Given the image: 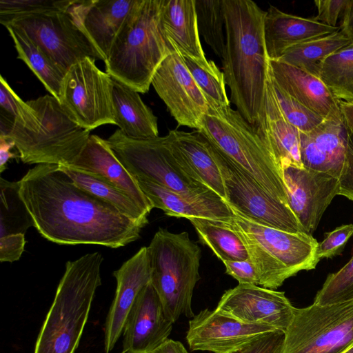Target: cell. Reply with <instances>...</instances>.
<instances>
[{
  "instance_id": "cell-1",
  "label": "cell",
  "mask_w": 353,
  "mask_h": 353,
  "mask_svg": "<svg viewBox=\"0 0 353 353\" xmlns=\"http://www.w3.org/2000/svg\"><path fill=\"white\" fill-rule=\"evenodd\" d=\"M20 196L47 240L62 245L123 247L146 225L78 186L56 164H38L19 181Z\"/></svg>"
},
{
  "instance_id": "cell-2",
  "label": "cell",
  "mask_w": 353,
  "mask_h": 353,
  "mask_svg": "<svg viewBox=\"0 0 353 353\" xmlns=\"http://www.w3.org/2000/svg\"><path fill=\"white\" fill-rule=\"evenodd\" d=\"M225 48L223 73L230 101L253 126L262 110L270 59L263 34L265 11L251 0H223Z\"/></svg>"
},
{
  "instance_id": "cell-3",
  "label": "cell",
  "mask_w": 353,
  "mask_h": 353,
  "mask_svg": "<svg viewBox=\"0 0 353 353\" xmlns=\"http://www.w3.org/2000/svg\"><path fill=\"white\" fill-rule=\"evenodd\" d=\"M90 136L54 97L46 94L25 102L4 138L14 143L23 163L70 165Z\"/></svg>"
},
{
  "instance_id": "cell-4",
  "label": "cell",
  "mask_w": 353,
  "mask_h": 353,
  "mask_svg": "<svg viewBox=\"0 0 353 353\" xmlns=\"http://www.w3.org/2000/svg\"><path fill=\"white\" fill-rule=\"evenodd\" d=\"M99 252L68 261L52 305L38 334L34 353H74L97 289L101 285Z\"/></svg>"
},
{
  "instance_id": "cell-5",
  "label": "cell",
  "mask_w": 353,
  "mask_h": 353,
  "mask_svg": "<svg viewBox=\"0 0 353 353\" xmlns=\"http://www.w3.org/2000/svg\"><path fill=\"white\" fill-rule=\"evenodd\" d=\"M163 0H142L114 41L106 72L139 93H146L152 77L174 49L161 22Z\"/></svg>"
},
{
  "instance_id": "cell-6",
  "label": "cell",
  "mask_w": 353,
  "mask_h": 353,
  "mask_svg": "<svg viewBox=\"0 0 353 353\" xmlns=\"http://www.w3.org/2000/svg\"><path fill=\"white\" fill-rule=\"evenodd\" d=\"M198 131L223 156L289 205L283 173L254 127L231 106L208 109Z\"/></svg>"
},
{
  "instance_id": "cell-7",
  "label": "cell",
  "mask_w": 353,
  "mask_h": 353,
  "mask_svg": "<svg viewBox=\"0 0 353 353\" xmlns=\"http://www.w3.org/2000/svg\"><path fill=\"white\" fill-rule=\"evenodd\" d=\"M151 284L167 318L176 322L181 315L192 318V299L200 280V247L187 232L173 233L159 228L148 246Z\"/></svg>"
},
{
  "instance_id": "cell-8",
  "label": "cell",
  "mask_w": 353,
  "mask_h": 353,
  "mask_svg": "<svg viewBox=\"0 0 353 353\" xmlns=\"http://www.w3.org/2000/svg\"><path fill=\"white\" fill-rule=\"evenodd\" d=\"M353 346V301L296 308L279 353H345Z\"/></svg>"
},
{
  "instance_id": "cell-9",
  "label": "cell",
  "mask_w": 353,
  "mask_h": 353,
  "mask_svg": "<svg viewBox=\"0 0 353 353\" xmlns=\"http://www.w3.org/2000/svg\"><path fill=\"white\" fill-rule=\"evenodd\" d=\"M107 141L134 179L151 181L185 194L210 190L185 172L175 158L166 135L136 139L125 136L118 129Z\"/></svg>"
},
{
  "instance_id": "cell-10",
  "label": "cell",
  "mask_w": 353,
  "mask_h": 353,
  "mask_svg": "<svg viewBox=\"0 0 353 353\" xmlns=\"http://www.w3.org/2000/svg\"><path fill=\"white\" fill-rule=\"evenodd\" d=\"M213 148L226 203L233 211L261 225L291 233H305L289 205L271 195L248 173Z\"/></svg>"
},
{
  "instance_id": "cell-11",
  "label": "cell",
  "mask_w": 353,
  "mask_h": 353,
  "mask_svg": "<svg viewBox=\"0 0 353 353\" xmlns=\"http://www.w3.org/2000/svg\"><path fill=\"white\" fill-rule=\"evenodd\" d=\"M72 4L65 10L21 17L6 26L23 30L65 74L87 57L103 61L76 18Z\"/></svg>"
},
{
  "instance_id": "cell-12",
  "label": "cell",
  "mask_w": 353,
  "mask_h": 353,
  "mask_svg": "<svg viewBox=\"0 0 353 353\" xmlns=\"http://www.w3.org/2000/svg\"><path fill=\"white\" fill-rule=\"evenodd\" d=\"M112 78L87 57L66 72L59 102L82 128L91 131L104 124H114L112 98Z\"/></svg>"
},
{
  "instance_id": "cell-13",
  "label": "cell",
  "mask_w": 353,
  "mask_h": 353,
  "mask_svg": "<svg viewBox=\"0 0 353 353\" xmlns=\"http://www.w3.org/2000/svg\"><path fill=\"white\" fill-rule=\"evenodd\" d=\"M151 85L179 125L200 128L208 105L176 49L159 66Z\"/></svg>"
},
{
  "instance_id": "cell-14",
  "label": "cell",
  "mask_w": 353,
  "mask_h": 353,
  "mask_svg": "<svg viewBox=\"0 0 353 353\" xmlns=\"http://www.w3.org/2000/svg\"><path fill=\"white\" fill-rule=\"evenodd\" d=\"M295 309L284 292L239 283L223 293L215 308L239 321L284 332L294 319Z\"/></svg>"
},
{
  "instance_id": "cell-15",
  "label": "cell",
  "mask_w": 353,
  "mask_h": 353,
  "mask_svg": "<svg viewBox=\"0 0 353 353\" xmlns=\"http://www.w3.org/2000/svg\"><path fill=\"white\" fill-rule=\"evenodd\" d=\"M282 173L289 206L305 233L312 235L328 205L339 195V179L324 172L292 165L283 167Z\"/></svg>"
},
{
  "instance_id": "cell-16",
  "label": "cell",
  "mask_w": 353,
  "mask_h": 353,
  "mask_svg": "<svg viewBox=\"0 0 353 353\" xmlns=\"http://www.w3.org/2000/svg\"><path fill=\"white\" fill-rule=\"evenodd\" d=\"M277 330L239 321L215 309L206 308L189 321L186 341L192 351L231 353L260 337Z\"/></svg>"
},
{
  "instance_id": "cell-17",
  "label": "cell",
  "mask_w": 353,
  "mask_h": 353,
  "mask_svg": "<svg viewBox=\"0 0 353 353\" xmlns=\"http://www.w3.org/2000/svg\"><path fill=\"white\" fill-rule=\"evenodd\" d=\"M173 324L149 283L138 294L125 320L122 352L149 353L168 339Z\"/></svg>"
},
{
  "instance_id": "cell-18",
  "label": "cell",
  "mask_w": 353,
  "mask_h": 353,
  "mask_svg": "<svg viewBox=\"0 0 353 353\" xmlns=\"http://www.w3.org/2000/svg\"><path fill=\"white\" fill-rule=\"evenodd\" d=\"M115 295L104 326V350L110 353L123 334L128 315L138 294L151 281L148 247H142L114 271Z\"/></svg>"
},
{
  "instance_id": "cell-19",
  "label": "cell",
  "mask_w": 353,
  "mask_h": 353,
  "mask_svg": "<svg viewBox=\"0 0 353 353\" xmlns=\"http://www.w3.org/2000/svg\"><path fill=\"white\" fill-rule=\"evenodd\" d=\"M233 212L234 216L230 221L288 268L297 274L316 268L320 261L316 256L319 243L311 234L291 233L265 226Z\"/></svg>"
},
{
  "instance_id": "cell-20",
  "label": "cell",
  "mask_w": 353,
  "mask_h": 353,
  "mask_svg": "<svg viewBox=\"0 0 353 353\" xmlns=\"http://www.w3.org/2000/svg\"><path fill=\"white\" fill-rule=\"evenodd\" d=\"M142 0H74L72 11L105 61L126 21Z\"/></svg>"
},
{
  "instance_id": "cell-21",
  "label": "cell",
  "mask_w": 353,
  "mask_h": 353,
  "mask_svg": "<svg viewBox=\"0 0 353 353\" xmlns=\"http://www.w3.org/2000/svg\"><path fill=\"white\" fill-rule=\"evenodd\" d=\"M347 136L343 116L325 119L312 131L300 132L303 167L339 179L344 169Z\"/></svg>"
},
{
  "instance_id": "cell-22",
  "label": "cell",
  "mask_w": 353,
  "mask_h": 353,
  "mask_svg": "<svg viewBox=\"0 0 353 353\" xmlns=\"http://www.w3.org/2000/svg\"><path fill=\"white\" fill-rule=\"evenodd\" d=\"M67 166L97 176L125 192L148 215L154 208L136 179L118 159L107 139L90 134L80 154Z\"/></svg>"
},
{
  "instance_id": "cell-23",
  "label": "cell",
  "mask_w": 353,
  "mask_h": 353,
  "mask_svg": "<svg viewBox=\"0 0 353 353\" xmlns=\"http://www.w3.org/2000/svg\"><path fill=\"white\" fill-rule=\"evenodd\" d=\"M166 136L185 172L226 202L223 177L211 143L198 130H170Z\"/></svg>"
},
{
  "instance_id": "cell-24",
  "label": "cell",
  "mask_w": 353,
  "mask_h": 353,
  "mask_svg": "<svg viewBox=\"0 0 353 353\" xmlns=\"http://www.w3.org/2000/svg\"><path fill=\"white\" fill-rule=\"evenodd\" d=\"M254 127L281 170L283 167L290 165L303 167L300 153V132L283 114L270 74L263 106Z\"/></svg>"
},
{
  "instance_id": "cell-25",
  "label": "cell",
  "mask_w": 353,
  "mask_h": 353,
  "mask_svg": "<svg viewBox=\"0 0 353 353\" xmlns=\"http://www.w3.org/2000/svg\"><path fill=\"white\" fill-rule=\"evenodd\" d=\"M154 208L177 218H204L226 221L234 214L229 205L211 190L197 194L172 191L151 181L135 179Z\"/></svg>"
},
{
  "instance_id": "cell-26",
  "label": "cell",
  "mask_w": 353,
  "mask_h": 353,
  "mask_svg": "<svg viewBox=\"0 0 353 353\" xmlns=\"http://www.w3.org/2000/svg\"><path fill=\"white\" fill-rule=\"evenodd\" d=\"M340 27L325 25L314 18L284 12L270 6L265 12L263 34L268 57L279 60L290 48L303 42L339 31Z\"/></svg>"
},
{
  "instance_id": "cell-27",
  "label": "cell",
  "mask_w": 353,
  "mask_h": 353,
  "mask_svg": "<svg viewBox=\"0 0 353 353\" xmlns=\"http://www.w3.org/2000/svg\"><path fill=\"white\" fill-rule=\"evenodd\" d=\"M272 81L290 96L324 119L341 117L339 101L320 79L278 60H270Z\"/></svg>"
},
{
  "instance_id": "cell-28",
  "label": "cell",
  "mask_w": 353,
  "mask_h": 353,
  "mask_svg": "<svg viewBox=\"0 0 353 353\" xmlns=\"http://www.w3.org/2000/svg\"><path fill=\"white\" fill-rule=\"evenodd\" d=\"M161 22L168 41L183 57L208 63L198 29L195 0H163Z\"/></svg>"
},
{
  "instance_id": "cell-29",
  "label": "cell",
  "mask_w": 353,
  "mask_h": 353,
  "mask_svg": "<svg viewBox=\"0 0 353 353\" xmlns=\"http://www.w3.org/2000/svg\"><path fill=\"white\" fill-rule=\"evenodd\" d=\"M112 98L115 125L123 134L136 139L159 137L157 117L138 92L112 79Z\"/></svg>"
},
{
  "instance_id": "cell-30",
  "label": "cell",
  "mask_w": 353,
  "mask_h": 353,
  "mask_svg": "<svg viewBox=\"0 0 353 353\" xmlns=\"http://www.w3.org/2000/svg\"><path fill=\"white\" fill-rule=\"evenodd\" d=\"M13 40L18 59L22 60L59 101L65 73L49 55L20 28L6 26Z\"/></svg>"
},
{
  "instance_id": "cell-31",
  "label": "cell",
  "mask_w": 353,
  "mask_h": 353,
  "mask_svg": "<svg viewBox=\"0 0 353 353\" xmlns=\"http://www.w3.org/2000/svg\"><path fill=\"white\" fill-rule=\"evenodd\" d=\"M188 220L196 231L200 241L208 246L223 262L250 259L243 240L225 221L204 218Z\"/></svg>"
},
{
  "instance_id": "cell-32",
  "label": "cell",
  "mask_w": 353,
  "mask_h": 353,
  "mask_svg": "<svg viewBox=\"0 0 353 353\" xmlns=\"http://www.w3.org/2000/svg\"><path fill=\"white\" fill-rule=\"evenodd\" d=\"M353 41L341 30L289 48L278 60L319 78L323 61Z\"/></svg>"
},
{
  "instance_id": "cell-33",
  "label": "cell",
  "mask_w": 353,
  "mask_h": 353,
  "mask_svg": "<svg viewBox=\"0 0 353 353\" xmlns=\"http://www.w3.org/2000/svg\"><path fill=\"white\" fill-rule=\"evenodd\" d=\"M59 167L80 188L110 203L130 219L148 223V215L125 192L94 175L67 165Z\"/></svg>"
},
{
  "instance_id": "cell-34",
  "label": "cell",
  "mask_w": 353,
  "mask_h": 353,
  "mask_svg": "<svg viewBox=\"0 0 353 353\" xmlns=\"http://www.w3.org/2000/svg\"><path fill=\"white\" fill-rule=\"evenodd\" d=\"M319 78L338 101H353V42L325 59Z\"/></svg>"
},
{
  "instance_id": "cell-35",
  "label": "cell",
  "mask_w": 353,
  "mask_h": 353,
  "mask_svg": "<svg viewBox=\"0 0 353 353\" xmlns=\"http://www.w3.org/2000/svg\"><path fill=\"white\" fill-rule=\"evenodd\" d=\"M20 182L0 179V237L25 234L34 221L22 200Z\"/></svg>"
},
{
  "instance_id": "cell-36",
  "label": "cell",
  "mask_w": 353,
  "mask_h": 353,
  "mask_svg": "<svg viewBox=\"0 0 353 353\" xmlns=\"http://www.w3.org/2000/svg\"><path fill=\"white\" fill-rule=\"evenodd\" d=\"M225 221L243 240L249 257L257 270L259 285L276 290L286 279L296 274L271 255L256 239L234 225L230 218Z\"/></svg>"
},
{
  "instance_id": "cell-37",
  "label": "cell",
  "mask_w": 353,
  "mask_h": 353,
  "mask_svg": "<svg viewBox=\"0 0 353 353\" xmlns=\"http://www.w3.org/2000/svg\"><path fill=\"white\" fill-rule=\"evenodd\" d=\"M183 61L201 91L208 105V109L219 110L230 106L226 92V83L223 72L211 60L205 65L183 57Z\"/></svg>"
},
{
  "instance_id": "cell-38",
  "label": "cell",
  "mask_w": 353,
  "mask_h": 353,
  "mask_svg": "<svg viewBox=\"0 0 353 353\" xmlns=\"http://www.w3.org/2000/svg\"><path fill=\"white\" fill-rule=\"evenodd\" d=\"M199 33L221 60L225 48V17L223 0H195Z\"/></svg>"
},
{
  "instance_id": "cell-39",
  "label": "cell",
  "mask_w": 353,
  "mask_h": 353,
  "mask_svg": "<svg viewBox=\"0 0 353 353\" xmlns=\"http://www.w3.org/2000/svg\"><path fill=\"white\" fill-rule=\"evenodd\" d=\"M353 301V256L339 270L328 274L314 303L333 305Z\"/></svg>"
},
{
  "instance_id": "cell-40",
  "label": "cell",
  "mask_w": 353,
  "mask_h": 353,
  "mask_svg": "<svg viewBox=\"0 0 353 353\" xmlns=\"http://www.w3.org/2000/svg\"><path fill=\"white\" fill-rule=\"evenodd\" d=\"M74 0H0V23L6 26L26 16L68 9Z\"/></svg>"
},
{
  "instance_id": "cell-41",
  "label": "cell",
  "mask_w": 353,
  "mask_h": 353,
  "mask_svg": "<svg viewBox=\"0 0 353 353\" xmlns=\"http://www.w3.org/2000/svg\"><path fill=\"white\" fill-rule=\"evenodd\" d=\"M271 81L283 114L300 132L306 133L312 131L325 119L290 96L278 86L272 78Z\"/></svg>"
},
{
  "instance_id": "cell-42",
  "label": "cell",
  "mask_w": 353,
  "mask_h": 353,
  "mask_svg": "<svg viewBox=\"0 0 353 353\" xmlns=\"http://www.w3.org/2000/svg\"><path fill=\"white\" fill-rule=\"evenodd\" d=\"M353 235V224L343 225L325 234L318 244L316 256L321 260L340 254L349 239Z\"/></svg>"
},
{
  "instance_id": "cell-43",
  "label": "cell",
  "mask_w": 353,
  "mask_h": 353,
  "mask_svg": "<svg viewBox=\"0 0 353 353\" xmlns=\"http://www.w3.org/2000/svg\"><path fill=\"white\" fill-rule=\"evenodd\" d=\"M284 338L283 331L270 332L231 353H279Z\"/></svg>"
},
{
  "instance_id": "cell-44",
  "label": "cell",
  "mask_w": 353,
  "mask_h": 353,
  "mask_svg": "<svg viewBox=\"0 0 353 353\" xmlns=\"http://www.w3.org/2000/svg\"><path fill=\"white\" fill-rule=\"evenodd\" d=\"M23 101L11 88L6 79L0 76V114L13 121L23 109Z\"/></svg>"
},
{
  "instance_id": "cell-45",
  "label": "cell",
  "mask_w": 353,
  "mask_h": 353,
  "mask_svg": "<svg viewBox=\"0 0 353 353\" xmlns=\"http://www.w3.org/2000/svg\"><path fill=\"white\" fill-rule=\"evenodd\" d=\"M223 263L225 267V273L235 279L239 284L259 285V276L250 259Z\"/></svg>"
},
{
  "instance_id": "cell-46",
  "label": "cell",
  "mask_w": 353,
  "mask_h": 353,
  "mask_svg": "<svg viewBox=\"0 0 353 353\" xmlns=\"http://www.w3.org/2000/svg\"><path fill=\"white\" fill-rule=\"evenodd\" d=\"M348 0H316L317 8L315 20L332 27H337L336 23L341 15H343Z\"/></svg>"
},
{
  "instance_id": "cell-47",
  "label": "cell",
  "mask_w": 353,
  "mask_h": 353,
  "mask_svg": "<svg viewBox=\"0 0 353 353\" xmlns=\"http://www.w3.org/2000/svg\"><path fill=\"white\" fill-rule=\"evenodd\" d=\"M25 244L23 234L0 237V261L12 263L18 261L23 252Z\"/></svg>"
},
{
  "instance_id": "cell-48",
  "label": "cell",
  "mask_w": 353,
  "mask_h": 353,
  "mask_svg": "<svg viewBox=\"0 0 353 353\" xmlns=\"http://www.w3.org/2000/svg\"><path fill=\"white\" fill-rule=\"evenodd\" d=\"M339 181V195H342L353 201V138L349 132L344 169Z\"/></svg>"
},
{
  "instance_id": "cell-49",
  "label": "cell",
  "mask_w": 353,
  "mask_h": 353,
  "mask_svg": "<svg viewBox=\"0 0 353 353\" xmlns=\"http://www.w3.org/2000/svg\"><path fill=\"white\" fill-rule=\"evenodd\" d=\"M15 147L14 143L8 139L0 137V172H3L6 168V164L9 159L16 158L17 155L10 152Z\"/></svg>"
},
{
  "instance_id": "cell-50",
  "label": "cell",
  "mask_w": 353,
  "mask_h": 353,
  "mask_svg": "<svg viewBox=\"0 0 353 353\" xmlns=\"http://www.w3.org/2000/svg\"><path fill=\"white\" fill-rule=\"evenodd\" d=\"M342 16L341 30L353 41V0H348Z\"/></svg>"
},
{
  "instance_id": "cell-51",
  "label": "cell",
  "mask_w": 353,
  "mask_h": 353,
  "mask_svg": "<svg viewBox=\"0 0 353 353\" xmlns=\"http://www.w3.org/2000/svg\"><path fill=\"white\" fill-rule=\"evenodd\" d=\"M149 353H188V352L180 341L168 339Z\"/></svg>"
},
{
  "instance_id": "cell-52",
  "label": "cell",
  "mask_w": 353,
  "mask_h": 353,
  "mask_svg": "<svg viewBox=\"0 0 353 353\" xmlns=\"http://www.w3.org/2000/svg\"><path fill=\"white\" fill-rule=\"evenodd\" d=\"M345 125L353 138V101H339Z\"/></svg>"
},
{
  "instance_id": "cell-53",
  "label": "cell",
  "mask_w": 353,
  "mask_h": 353,
  "mask_svg": "<svg viewBox=\"0 0 353 353\" xmlns=\"http://www.w3.org/2000/svg\"><path fill=\"white\" fill-rule=\"evenodd\" d=\"M345 353H353V346L347 350Z\"/></svg>"
},
{
  "instance_id": "cell-54",
  "label": "cell",
  "mask_w": 353,
  "mask_h": 353,
  "mask_svg": "<svg viewBox=\"0 0 353 353\" xmlns=\"http://www.w3.org/2000/svg\"><path fill=\"white\" fill-rule=\"evenodd\" d=\"M121 353H125V352H121Z\"/></svg>"
}]
</instances>
